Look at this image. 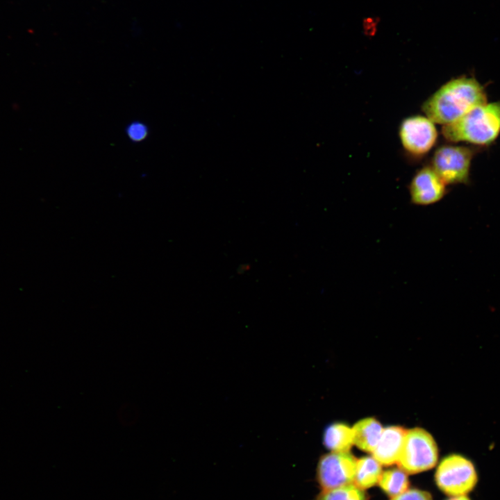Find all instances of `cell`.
I'll return each mask as SVG.
<instances>
[{
  "label": "cell",
  "mask_w": 500,
  "mask_h": 500,
  "mask_svg": "<svg viewBox=\"0 0 500 500\" xmlns=\"http://www.w3.org/2000/svg\"><path fill=\"white\" fill-rule=\"evenodd\" d=\"M487 102L483 85L474 78L461 76L444 83L423 103L426 117L437 124H451Z\"/></svg>",
  "instance_id": "1"
},
{
  "label": "cell",
  "mask_w": 500,
  "mask_h": 500,
  "mask_svg": "<svg viewBox=\"0 0 500 500\" xmlns=\"http://www.w3.org/2000/svg\"><path fill=\"white\" fill-rule=\"evenodd\" d=\"M442 133L450 142L492 143L500 133V102H486L474 108L458 120L444 125Z\"/></svg>",
  "instance_id": "2"
},
{
  "label": "cell",
  "mask_w": 500,
  "mask_h": 500,
  "mask_svg": "<svg viewBox=\"0 0 500 500\" xmlns=\"http://www.w3.org/2000/svg\"><path fill=\"white\" fill-rule=\"evenodd\" d=\"M439 489L449 497L464 496L476 486L478 476L474 463L459 455L447 456L440 462L435 474Z\"/></svg>",
  "instance_id": "3"
},
{
  "label": "cell",
  "mask_w": 500,
  "mask_h": 500,
  "mask_svg": "<svg viewBox=\"0 0 500 500\" xmlns=\"http://www.w3.org/2000/svg\"><path fill=\"white\" fill-rule=\"evenodd\" d=\"M438 449L430 433L415 428L407 430L399 460L400 469L417 474L433 468L438 462Z\"/></svg>",
  "instance_id": "4"
},
{
  "label": "cell",
  "mask_w": 500,
  "mask_h": 500,
  "mask_svg": "<svg viewBox=\"0 0 500 500\" xmlns=\"http://www.w3.org/2000/svg\"><path fill=\"white\" fill-rule=\"evenodd\" d=\"M473 153L462 146L444 145L436 149L432 168L447 184L465 183L469 179Z\"/></svg>",
  "instance_id": "5"
},
{
  "label": "cell",
  "mask_w": 500,
  "mask_h": 500,
  "mask_svg": "<svg viewBox=\"0 0 500 500\" xmlns=\"http://www.w3.org/2000/svg\"><path fill=\"white\" fill-rule=\"evenodd\" d=\"M357 459L349 452L323 455L317 466L316 478L322 490L353 483Z\"/></svg>",
  "instance_id": "6"
},
{
  "label": "cell",
  "mask_w": 500,
  "mask_h": 500,
  "mask_svg": "<svg viewBox=\"0 0 500 500\" xmlns=\"http://www.w3.org/2000/svg\"><path fill=\"white\" fill-rule=\"evenodd\" d=\"M399 137L406 151L412 156H421L426 154L436 143L438 131L429 118L414 115L401 122Z\"/></svg>",
  "instance_id": "7"
},
{
  "label": "cell",
  "mask_w": 500,
  "mask_h": 500,
  "mask_svg": "<svg viewBox=\"0 0 500 500\" xmlns=\"http://www.w3.org/2000/svg\"><path fill=\"white\" fill-rule=\"evenodd\" d=\"M410 201L417 206H429L440 201L446 194V184L431 166L418 170L409 187Z\"/></svg>",
  "instance_id": "8"
},
{
  "label": "cell",
  "mask_w": 500,
  "mask_h": 500,
  "mask_svg": "<svg viewBox=\"0 0 500 500\" xmlns=\"http://www.w3.org/2000/svg\"><path fill=\"white\" fill-rule=\"evenodd\" d=\"M407 430L392 426L384 428L372 451L373 457L383 465L397 463L402 451Z\"/></svg>",
  "instance_id": "9"
},
{
  "label": "cell",
  "mask_w": 500,
  "mask_h": 500,
  "mask_svg": "<svg viewBox=\"0 0 500 500\" xmlns=\"http://www.w3.org/2000/svg\"><path fill=\"white\" fill-rule=\"evenodd\" d=\"M352 429L353 444L364 451L372 453L381 436L383 428L376 419L369 417L358 422Z\"/></svg>",
  "instance_id": "10"
},
{
  "label": "cell",
  "mask_w": 500,
  "mask_h": 500,
  "mask_svg": "<svg viewBox=\"0 0 500 500\" xmlns=\"http://www.w3.org/2000/svg\"><path fill=\"white\" fill-rule=\"evenodd\" d=\"M323 443L333 452H349L353 444V429L344 424H333L325 430Z\"/></svg>",
  "instance_id": "11"
},
{
  "label": "cell",
  "mask_w": 500,
  "mask_h": 500,
  "mask_svg": "<svg viewBox=\"0 0 500 500\" xmlns=\"http://www.w3.org/2000/svg\"><path fill=\"white\" fill-rule=\"evenodd\" d=\"M381 474L378 461L373 456L363 457L356 461L353 483L362 490L368 489L378 483Z\"/></svg>",
  "instance_id": "12"
},
{
  "label": "cell",
  "mask_w": 500,
  "mask_h": 500,
  "mask_svg": "<svg viewBox=\"0 0 500 500\" xmlns=\"http://www.w3.org/2000/svg\"><path fill=\"white\" fill-rule=\"evenodd\" d=\"M378 484L388 496L394 497L408 489L407 473L401 469H392L382 472Z\"/></svg>",
  "instance_id": "13"
},
{
  "label": "cell",
  "mask_w": 500,
  "mask_h": 500,
  "mask_svg": "<svg viewBox=\"0 0 500 500\" xmlns=\"http://www.w3.org/2000/svg\"><path fill=\"white\" fill-rule=\"evenodd\" d=\"M316 500H367L363 490L349 484L328 490H322Z\"/></svg>",
  "instance_id": "14"
},
{
  "label": "cell",
  "mask_w": 500,
  "mask_h": 500,
  "mask_svg": "<svg viewBox=\"0 0 500 500\" xmlns=\"http://www.w3.org/2000/svg\"><path fill=\"white\" fill-rule=\"evenodd\" d=\"M126 133L133 142H140L148 137L149 128L144 122L134 121L128 124Z\"/></svg>",
  "instance_id": "15"
},
{
  "label": "cell",
  "mask_w": 500,
  "mask_h": 500,
  "mask_svg": "<svg viewBox=\"0 0 500 500\" xmlns=\"http://www.w3.org/2000/svg\"><path fill=\"white\" fill-rule=\"evenodd\" d=\"M391 500H433V499L431 495L426 491L410 489L392 497Z\"/></svg>",
  "instance_id": "16"
},
{
  "label": "cell",
  "mask_w": 500,
  "mask_h": 500,
  "mask_svg": "<svg viewBox=\"0 0 500 500\" xmlns=\"http://www.w3.org/2000/svg\"><path fill=\"white\" fill-rule=\"evenodd\" d=\"M378 20L377 17H367L362 22L364 33L367 36H373L377 31Z\"/></svg>",
  "instance_id": "17"
},
{
  "label": "cell",
  "mask_w": 500,
  "mask_h": 500,
  "mask_svg": "<svg viewBox=\"0 0 500 500\" xmlns=\"http://www.w3.org/2000/svg\"><path fill=\"white\" fill-rule=\"evenodd\" d=\"M447 500H471L467 495L464 496H456V497H450L449 499Z\"/></svg>",
  "instance_id": "18"
}]
</instances>
